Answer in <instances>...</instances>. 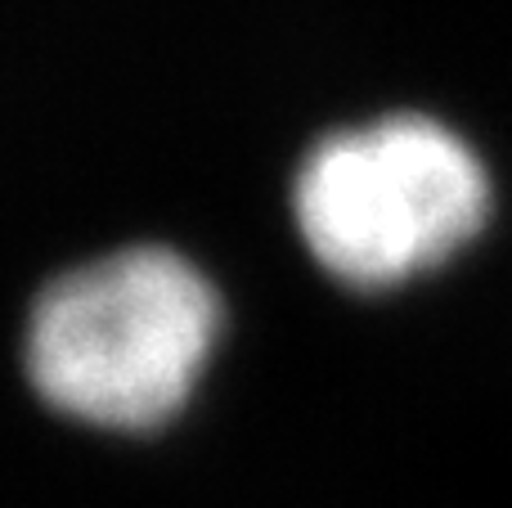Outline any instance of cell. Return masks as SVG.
I'll list each match as a JSON object with an SVG mask.
<instances>
[{
    "instance_id": "cell-1",
    "label": "cell",
    "mask_w": 512,
    "mask_h": 508,
    "mask_svg": "<svg viewBox=\"0 0 512 508\" xmlns=\"http://www.w3.org/2000/svg\"><path fill=\"white\" fill-rule=\"evenodd\" d=\"M225 306L176 248L135 243L63 270L23 333L32 392L99 432H153L198 392Z\"/></svg>"
},
{
    "instance_id": "cell-2",
    "label": "cell",
    "mask_w": 512,
    "mask_h": 508,
    "mask_svg": "<svg viewBox=\"0 0 512 508\" xmlns=\"http://www.w3.org/2000/svg\"><path fill=\"white\" fill-rule=\"evenodd\" d=\"M490 203L481 153L427 113L342 126L292 176L301 243L355 293H387L441 270L486 230Z\"/></svg>"
}]
</instances>
